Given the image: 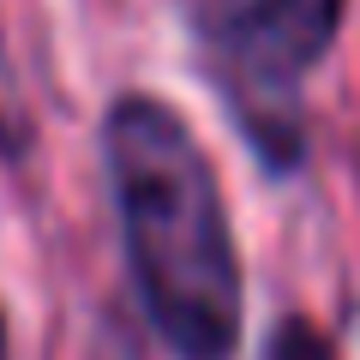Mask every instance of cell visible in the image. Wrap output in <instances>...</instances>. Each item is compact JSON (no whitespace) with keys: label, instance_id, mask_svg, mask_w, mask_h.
<instances>
[{"label":"cell","instance_id":"1","mask_svg":"<svg viewBox=\"0 0 360 360\" xmlns=\"http://www.w3.org/2000/svg\"><path fill=\"white\" fill-rule=\"evenodd\" d=\"M103 162L120 246L156 342L174 360H234L246 270L222 174L174 103L120 90L103 115Z\"/></svg>","mask_w":360,"mask_h":360},{"label":"cell","instance_id":"2","mask_svg":"<svg viewBox=\"0 0 360 360\" xmlns=\"http://www.w3.org/2000/svg\"><path fill=\"white\" fill-rule=\"evenodd\" d=\"M336 25H342V0H205L198 6L210 78L240 139L264 156L270 174H295L307 162L300 78L330 54Z\"/></svg>","mask_w":360,"mask_h":360},{"label":"cell","instance_id":"3","mask_svg":"<svg viewBox=\"0 0 360 360\" xmlns=\"http://www.w3.org/2000/svg\"><path fill=\"white\" fill-rule=\"evenodd\" d=\"M264 360H336V348H330V336H324L312 319H283L276 336H270Z\"/></svg>","mask_w":360,"mask_h":360},{"label":"cell","instance_id":"4","mask_svg":"<svg viewBox=\"0 0 360 360\" xmlns=\"http://www.w3.org/2000/svg\"><path fill=\"white\" fill-rule=\"evenodd\" d=\"M0 360H13V342H6V312H0Z\"/></svg>","mask_w":360,"mask_h":360}]
</instances>
